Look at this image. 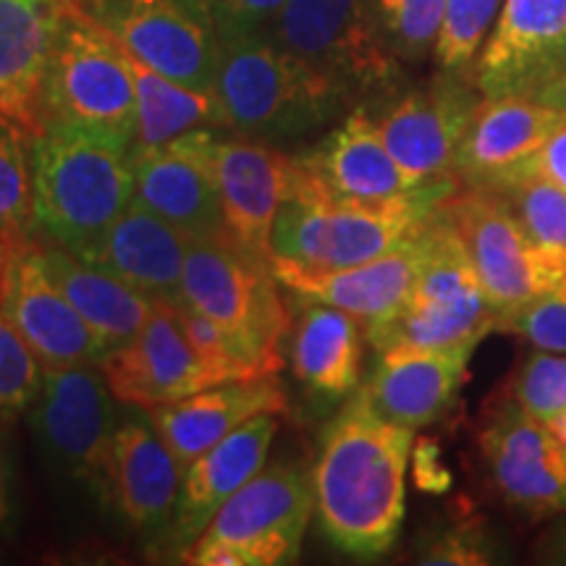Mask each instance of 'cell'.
<instances>
[{"instance_id": "cb8c5ba5", "label": "cell", "mask_w": 566, "mask_h": 566, "mask_svg": "<svg viewBox=\"0 0 566 566\" xmlns=\"http://www.w3.org/2000/svg\"><path fill=\"white\" fill-rule=\"evenodd\" d=\"M472 352L475 346L438 352H384L359 394L386 420L412 430L424 428L451 407L467 375Z\"/></svg>"}, {"instance_id": "d6986e66", "label": "cell", "mask_w": 566, "mask_h": 566, "mask_svg": "<svg viewBox=\"0 0 566 566\" xmlns=\"http://www.w3.org/2000/svg\"><path fill=\"white\" fill-rule=\"evenodd\" d=\"M101 370L124 407H163L218 386L184 334L179 307L163 300L155 302L145 328L122 349H113Z\"/></svg>"}, {"instance_id": "ab89813d", "label": "cell", "mask_w": 566, "mask_h": 566, "mask_svg": "<svg viewBox=\"0 0 566 566\" xmlns=\"http://www.w3.org/2000/svg\"><path fill=\"white\" fill-rule=\"evenodd\" d=\"M218 32L265 30L289 0H208Z\"/></svg>"}, {"instance_id": "30bf717a", "label": "cell", "mask_w": 566, "mask_h": 566, "mask_svg": "<svg viewBox=\"0 0 566 566\" xmlns=\"http://www.w3.org/2000/svg\"><path fill=\"white\" fill-rule=\"evenodd\" d=\"M441 210L462 239L499 325L566 279V265L537 250L514 205L499 189L467 187L464 192H451Z\"/></svg>"}, {"instance_id": "7dc6e473", "label": "cell", "mask_w": 566, "mask_h": 566, "mask_svg": "<svg viewBox=\"0 0 566 566\" xmlns=\"http://www.w3.org/2000/svg\"><path fill=\"white\" fill-rule=\"evenodd\" d=\"M551 562L566 564V533L562 537H556L554 548H551Z\"/></svg>"}, {"instance_id": "1f68e13d", "label": "cell", "mask_w": 566, "mask_h": 566, "mask_svg": "<svg viewBox=\"0 0 566 566\" xmlns=\"http://www.w3.org/2000/svg\"><path fill=\"white\" fill-rule=\"evenodd\" d=\"M493 189V187H491ZM509 197L537 250L566 265V192L554 181L516 171L495 187Z\"/></svg>"}, {"instance_id": "5bb4252c", "label": "cell", "mask_w": 566, "mask_h": 566, "mask_svg": "<svg viewBox=\"0 0 566 566\" xmlns=\"http://www.w3.org/2000/svg\"><path fill=\"white\" fill-rule=\"evenodd\" d=\"M216 126H200L153 147H129L134 197L189 239L223 237L221 195L212 168Z\"/></svg>"}, {"instance_id": "d6a6232c", "label": "cell", "mask_w": 566, "mask_h": 566, "mask_svg": "<svg viewBox=\"0 0 566 566\" xmlns=\"http://www.w3.org/2000/svg\"><path fill=\"white\" fill-rule=\"evenodd\" d=\"M24 139L19 129L0 122V242L6 247L34 229L32 163Z\"/></svg>"}, {"instance_id": "8992f818", "label": "cell", "mask_w": 566, "mask_h": 566, "mask_svg": "<svg viewBox=\"0 0 566 566\" xmlns=\"http://www.w3.org/2000/svg\"><path fill=\"white\" fill-rule=\"evenodd\" d=\"M499 328L475 268L443 210L422 231V265L412 296L399 315L365 331L378 354L391 349L438 352L478 346Z\"/></svg>"}, {"instance_id": "8d00e7d4", "label": "cell", "mask_w": 566, "mask_h": 566, "mask_svg": "<svg viewBox=\"0 0 566 566\" xmlns=\"http://www.w3.org/2000/svg\"><path fill=\"white\" fill-rule=\"evenodd\" d=\"M176 307H179L184 334H187L197 357L202 359V365L208 367L218 386L229 384V380H250L263 375V370L247 357L242 344L229 331L221 328L216 321H210V317L189 310L187 304H176Z\"/></svg>"}, {"instance_id": "ffe728a7", "label": "cell", "mask_w": 566, "mask_h": 566, "mask_svg": "<svg viewBox=\"0 0 566 566\" xmlns=\"http://www.w3.org/2000/svg\"><path fill=\"white\" fill-rule=\"evenodd\" d=\"M491 478L509 504L530 514L566 509V446L512 399L480 433Z\"/></svg>"}, {"instance_id": "74e56055", "label": "cell", "mask_w": 566, "mask_h": 566, "mask_svg": "<svg viewBox=\"0 0 566 566\" xmlns=\"http://www.w3.org/2000/svg\"><path fill=\"white\" fill-rule=\"evenodd\" d=\"M512 399L537 420L548 422L551 417L566 409V354L541 352L527 359L525 367L514 375Z\"/></svg>"}, {"instance_id": "f546056e", "label": "cell", "mask_w": 566, "mask_h": 566, "mask_svg": "<svg viewBox=\"0 0 566 566\" xmlns=\"http://www.w3.org/2000/svg\"><path fill=\"white\" fill-rule=\"evenodd\" d=\"M38 250L48 275L90 325L92 334L101 338L105 352L122 349L145 328L155 307L150 296L59 244L38 242Z\"/></svg>"}, {"instance_id": "ba28073f", "label": "cell", "mask_w": 566, "mask_h": 566, "mask_svg": "<svg viewBox=\"0 0 566 566\" xmlns=\"http://www.w3.org/2000/svg\"><path fill=\"white\" fill-rule=\"evenodd\" d=\"M181 304L229 331L263 375L283 367L292 313L281 296V281L271 265L254 263L226 237L189 242Z\"/></svg>"}, {"instance_id": "83f0119b", "label": "cell", "mask_w": 566, "mask_h": 566, "mask_svg": "<svg viewBox=\"0 0 566 566\" xmlns=\"http://www.w3.org/2000/svg\"><path fill=\"white\" fill-rule=\"evenodd\" d=\"M189 242L192 239L187 233L134 197L92 250L87 263L139 289L153 302L181 304V271Z\"/></svg>"}, {"instance_id": "9c48e42d", "label": "cell", "mask_w": 566, "mask_h": 566, "mask_svg": "<svg viewBox=\"0 0 566 566\" xmlns=\"http://www.w3.org/2000/svg\"><path fill=\"white\" fill-rule=\"evenodd\" d=\"M265 32L283 51L334 80L349 101L394 90L401 76L375 0H289Z\"/></svg>"}, {"instance_id": "c3c4849f", "label": "cell", "mask_w": 566, "mask_h": 566, "mask_svg": "<svg viewBox=\"0 0 566 566\" xmlns=\"http://www.w3.org/2000/svg\"><path fill=\"white\" fill-rule=\"evenodd\" d=\"M3 279H6V244L0 242V294H3Z\"/></svg>"}, {"instance_id": "52a82bcc", "label": "cell", "mask_w": 566, "mask_h": 566, "mask_svg": "<svg viewBox=\"0 0 566 566\" xmlns=\"http://www.w3.org/2000/svg\"><path fill=\"white\" fill-rule=\"evenodd\" d=\"M315 512L313 472L281 459L263 467L212 516L208 530L181 554L197 566H275L296 562Z\"/></svg>"}, {"instance_id": "7402d4cb", "label": "cell", "mask_w": 566, "mask_h": 566, "mask_svg": "<svg viewBox=\"0 0 566 566\" xmlns=\"http://www.w3.org/2000/svg\"><path fill=\"white\" fill-rule=\"evenodd\" d=\"M422 231L380 258L342 268V271L275 265L273 273L283 289L304 300L344 310L357 317L367 331L399 315L412 296L422 265Z\"/></svg>"}, {"instance_id": "44dd1931", "label": "cell", "mask_w": 566, "mask_h": 566, "mask_svg": "<svg viewBox=\"0 0 566 566\" xmlns=\"http://www.w3.org/2000/svg\"><path fill=\"white\" fill-rule=\"evenodd\" d=\"M279 433V415L263 412L239 424L184 470L179 501L166 541L181 558L200 537L226 501L265 467Z\"/></svg>"}, {"instance_id": "5b68a950", "label": "cell", "mask_w": 566, "mask_h": 566, "mask_svg": "<svg viewBox=\"0 0 566 566\" xmlns=\"http://www.w3.org/2000/svg\"><path fill=\"white\" fill-rule=\"evenodd\" d=\"M42 124H69L132 145L137 92L118 42L63 0L40 90Z\"/></svg>"}, {"instance_id": "2e32d148", "label": "cell", "mask_w": 566, "mask_h": 566, "mask_svg": "<svg viewBox=\"0 0 566 566\" xmlns=\"http://www.w3.org/2000/svg\"><path fill=\"white\" fill-rule=\"evenodd\" d=\"M566 71V0H504L475 63L483 97H535Z\"/></svg>"}, {"instance_id": "f35d334b", "label": "cell", "mask_w": 566, "mask_h": 566, "mask_svg": "<svg viewBox=\"0 0 566 566\" xmlns=\"http://www.w3.org/2000/svg\"><path fill=\"white\" fill-rule=\"evenodd\" d=\"M499 331L522 336L541 352L566 354V279L522 304L499 325Z\"/></svg>"}, {"instance_id": "60d3db41", "label": "cell", "mask_w": 566, "mask_h": 566, "mask_svg": "<svg viewBox=\"0 0 566 566\" xmlns=\"http://www.w3.org/2000/svg\"><path fill=\"white\" fill-rule=\"evenodd\" d=\"M520 171L535 174V176H541V179L554 181L556 187H562L566 192V116H564V122L556 126L554 134L543 142L541 150H537L533 158H530L525 166L520 168Z\"/></svg>"}, {"instance_id": "f1b7e54d", "label": "cell", "mask_w": 566, "mask_h": 566, "mask_svg": "<svg viewBox=\"0 0 566 566\" xmlns=\"http://www.w3.org/2000/svg\"><path fill=\"white\" fill-rule=\"evenodd\" d=\"M289 328V365L313 399L334 405L354 394L363 367V323L344 310L300 296Z\"/></svg>"}, {"instance_id": "ee69618b", "label": "cell", "mask_w": 566, "mask_h": 566, "mask_svg": "<svg viewBox=\"0 0 566 566\" xmlns=\"http://www.w3.org/2000/svg\"><path fill=\"white\" fill-rule=\"evenodd\" d=\"M535 101L554 105V108H558V111H566V71L558 76L556 82H551L548 87H543L541 92H537Z\"/></svg>"}, {"instance_id": "7c38bea8", "label": "cell", "mask_w": 566, "mask_h": 566, "mask_svg": "<svg viewBox=\"0 0 566 566\" xmlns=\"http://www.w3.org/2000/svg\"><path fill=\"white\" fill-rule=\"evenodd\" d=\"M27 415L53 470L103 493L105 462L122 415L101 365L45 367Z\"/></svg>"}, {"instance_id": "4316f807", "label": "cell", "mask_w": 566, "mask_h": 566, "mask_svg": "<svg viewBox=\"0 0 566 566\" xmlns=\"http://www.w3.org/2000/svg\"><path fill=\"white\" fill-rule=\"evenodd\" d=\"M63 0H0V122L42 132L40 90Z\"/></svg>"}, {"instance_id": "484cf974", "label": "cell", "mask_w": 566, "mask_h": 566, "mask_svg": "<svg viewBox=\"0 0 566 566\" xmlns=\"http://www.w3.org/2000/svg\"><path fill=\"white\" fill-rule=\"evenodd\" d=\"M289 399L275 375L202 388L187 399L153 407V422L184 470L239 424L263 412H286Z\"/></svg>"}, {"instance_id": "277c9868", "label": "cell", "mask_w": 566, "mask_h": 566, "mask_svg": "<svg viewBox=\"0 0 566 566\" xmlns=\"http://www.w3.org/2000/svg\"><path fill=\"white\" fill-rule=\"evenodd\" d=\"M216 95L226 129L254 142H292L331 124L346 92L265 30L218 32Z\"/></svg>"}, {"instance_id": "bcb514c9", "label": "cell", "mask_w": 566, "mask_h": 566, "mask_svg": "<svg viewBox=\"0 0 566 566\" xmlns=\"http://www.w3.org/2000/svg\"><path fill=\"white\" fill-rule=\"evenodd\" d=\"M546 424L551 428V433H554L558 441L566 446V409H564V412H558L556 417H551Z\"/></svg>"}, {"instance_id": "9a60e30c", "label": "cell", "mask_w": 566, "mask_h": 566, "mask_svg": "<svg viewBox=\"0 0 566 566\" xmlns=\"http://www.w3.org/2000/svg\"><path fill=\"white\" fill-rule=\"evenodd\" d=\"M0 310L42 367L101 365L108 354L48 275L38 242L30 239L6 247Z\"/></svg>"}, {"instance_id": "4dcf8cb0", "label": "cell", "mask_w": 566, "mask_h": 566, "mask_svg": "<svg viewBox=\"0 0 566 566\" xmlns=\"http://www.w3.org/2000/svg\"><path fill=\"white\" fill-rule=\"evenodd\" d=\"M122 53L129 63L134 92H137V134H134L132 147L163 145L200 126H226L216 92L187 87L145 66L124 48Z\"/></svg>"}, {"instance_id": "ac0fdd59", "label": "cell", "mask_w": 566, "mask_h": 566, "mask_svg": "<svg viewBox=\"0 0 566 566\" xmlns=\"http://www.w3.org/2000/svg\"><path fill=\"white\" fill-rule=\"evenodd\" d=\"M212 168L221 195L223 237L254 263L271 265L273 221L292 192L296 158L268 142L216 137Z\"/></svg>"}, {"instance_id": "4fadbf2b", "label": "cell", "mask_w": 566, "mask_h": 566, "mask_svg": "<svg viewBox=\"0 0 566 566\" xmlns=\"http://www.w3.org/2000/svg\"><path fill=\"white\" fill-rule=\"evenodd\" d=\"M475 76L443 71L433 82L407 90L375 116L388 153L415 189L436 187L457 176V155L483 103Z\"/></svg>"}, {"instance_id": "3957f363", "label": "cell", "mask_w": 566, "mask_h": 566, "mask_svg": "<svg viewBox=\"0 0 566 566\" xmlns=\"http://www.w3.org/2000/svg\"><path fill=\"white\" fill-rule=\"evenodd\" d=\"M126 142L69 124H42L32 139L34 226L48 242L87 260L134 200Z\"/></svg>"}, {"instance_id": "e575fe53", "label": "cell", "mask_w": 566, "mask_h": 566, "mask_svg": "<svg viewBox=\"0 0 566 566\" xmlns=\"http://www.w3.org/2000/svg\"><path fill=\"white\" fill-rule=\"evenodd\" d=\"M380 30L399 61H422L436 48L446 0H375Z\"/></svg>"}, {"instance_id": "8fae6325", "label": "cell", "mask_w": 566, "mask_h": 566, "mask_svg": "<svg viewBox=\"0 0 566 566\" xmlns=\"http://www.w3.org/2000/svg\"><path fill=\"white\" fill-rule=\"evenodd\" d=\"M124 51L168 80L216 92L218 27L208 0H74Z\"/></svg>"}, {"instance_id": "f6af8a7d", "label": "cell", "mask_w": 566, "mask_h": 566, "mask_svg": "<svg viewBox=\"0 0 566 566\" xmlns=\"http://www.w3.org/2000/svg\"><path fill=\"white\" fill-rule=\"evenodd\" d=\"M11 520V485H9V470H6L3 454H0V527L9 525Z\"/></svg>"}, {"instance_id": "d4e9b609", "label": "cell", "mask_w": 566, "mask_h": 566, "mask_svg": "<svg viewBox=\"0 0 566 566\" xmlns=\"http://www.w3.org/2000/svg\"><path fill=\"white\" fill-rule=\"evenodd\" d=\"M296 158L342 200L380 205L420 192L396 166L367 108H354L328 137Z\"/></svg>"}, {"instance_id": "d590c367", "label": "cell", "mask_w": 566, "mask_h": 566, "mask_svg": "<svg viewBox=\"0 0 566 566\" xmlns=\"http://www.w3.org/2000/svg\"><path fill=\"white\" fill-rule=\"evenodd\" d=\"M40 359L0 310V428L30 412L42 386Z\"/></svg>"}, {"instance_id": "6da1fadb", "label": "cell", "mask_w": 566, "mask_h": 566, "mask_svg": "<svg viewBox=\"0 0 566 566\" xmlns=\"http://www.w3.org/2000/svg\"><path fill=\"white\" fill-rule=\"evenodd\" d=\"M412 443V428L380 417L359 391L325 424L313 470L315 514L338 551L375 558L394 546Z\"/></svg>"}, {"instance_id": "b9f144b4", "label": "cell", "mask_w": 566, "mask_h": 566, "mask_svg": "<svg viewBox=\"0 0 566 566\" xmlns=\"http://www.w3.org/2000/svg\"><path fill=\"white\" fill-rule=\"evenodd\" d=\"M424 564H485V551L478 546V537L464 533H449L436 541L422 558Z\"/></svg>"}, {"instance_id": "e0dca14e", "label": "cell", "mask_w": 566, "mask_h": 566, "mask_svg": "<svg viewBox=\"0 0 566 566\" xmlns=\"http://www.w3.org/2000/svg\"><path fill=\"white\" fill-rule=\"evenodd\" d=\"M181 480L184 467L155 428L150 409L126 407L105 462V499L137 533H163L166 537Z\"/></svg>"}, {"instance_id": "7a4b0ae2", "label": "cell", "mask_w": 566, "mask_h": 566, "mask_svg": "<svg viewBox=\"0 0 566 566\" xmlns=\"http://www.w3.org/2000/svg\"><path fill=\"white\" fill-rule=\"evenodd\" d=\"M451 192H457L454 181H446L396 202H352L336 197L296 158L292 192L273 221L271 268L342 271L380 258L415 239Z\"/></svg>"}, {"instance_id": "7bdbcfd3", "label": "cell", "mask_w": 566, "mask_h": 566, "mask_svg": "<svg viewBox=\"0 0 566 566\" xmlns=\"http://www.w3.org/2000/svg\"><path fill=\"white\" fill-rule=\"evenodd\" d=\"M415 454V483L428 493H441L451 485L449 470L441 464V451L433 441H420Z\"/></svg>"}, {"instance_id": "836d02e7", "label": "cell", "mask_w": 566, "mask_h": 566, "mask_svg": "<svg viewBox=\"0 0 566 566\" xmlns=\"http://www.w3.org/2000/svg\"><path fill=\"white\" fill-rule=\"evenodd\" d=\"M504 0H446V11L433 48L443 71H467L499 19Z\"/></svg>"}, {"instance_id": "603a6c76", "label": "cell", "mask_w": 566, "mask_h": 566, "mask_svg": "<svg viewBox=\"0 0 566 566\" xmlns=\"http://www.w3.org/2000/svg\"><path fill=\"white\" fill-rule=\"evenodd\" d=\"M564 116L566 111L535 97H483L459 147L457 176L467 187H501L541 150Z\"/></svg>"}]
</instances>
